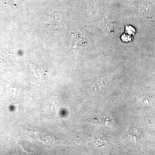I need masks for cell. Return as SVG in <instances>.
<instances>
[{
	"instance_id": "6da1fadb",
	"label": "cell",
	"mask_w": 155,
	"mask_h": 155,
	"mask_svg": "<svg viewBox=\"0 0 155 155\" xmlns=\"http://www.w3.org/2000/svg\"><path fill=\"white\" fill-rule=\"evenodd\" d=\"M127 136L131 141L134 143H137L141 139L142 132L141 130L136 127H131L128 130Z\"/></svg>"
}]
</instances>
